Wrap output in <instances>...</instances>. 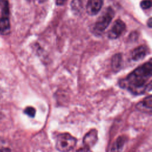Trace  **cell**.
Returning <instances> with one entry per match:
<instances>
[{"label":"cell","instance_id":"1","mask_svg":"<svg viewBox=\"0 0 152 152\" xmlns=\"http://www.w3.org/2000/svg\"><path fill=\"white\" fill-rule=\"evenodd\" d=\"M152 84V63L150 61L138 67L121 80L119 85L127 89L135 95H141L151 90Z\"/></svg>","mask_w":152,"mask_h":152},{"label":"cell","instance_id":"2","mask_svg":"<svg viewBox=\"0 0 152 152\" xmlns=\"http://www.w3.org/2000/svg\"><path fill=\"white\" fill-rule=\"evenodd\" d=\"M77 140L71 134L65 133L59 134L56 139V148L60 152H70L76 146Z\"/></svg>","mask_w":152,"mask_h":152},{"label":"cell","instance_id":"3","mask_svg":"<svg viewBox=\"0 0 152 152\" xmlns=\"http://www.w3.org/2000/svg\"><path fill=\"white\" fill-rule=\"evenodd\" d=\"M114 17V11L111 7L108 8L98 18L95 23V29L98 32H102L108 27Z\"/></svg>","mask_w":152,"mask_h":152},{"label":"cell","instance_id":"4","mask_svg":"<svg viewBox=\"0 0 152 152\" xmlns=\"http://www.w3.org/2000/svg\"><path fill=\"white\" fill-rule=\"evenodd\" d=\"M126 29V24L121 20H116L108 34V37L110 39H116L119 37Z\"/></svg>","mask_w":152,"mask_h":152},{"label":"cell","instance_id":"5","mask_svg":"<svg viewBox=\"0 0 152 152\" xmlns=\"http://www.w3.org/2000/svg\"><path fill=\"white\" fill-rule=\"evenodd\" d=\"M103 4V0H87V13L90 16L96 15L101 10Z\"/></svg>","mask_w":152,"mask_h":152},{"label":"cell","instance_id":"6","mask_svg":"<svg viewBox=\"0 0 152 152\" xmlns=\"http://www.w3.org/2000/svg\"><path fill=\"white\" fill-rule=\"evenodd\" d=\"M98 140V133L96 129L90 130L83 138V144L85 147L90 148L93 147Z\"/></svg>","mask_w":152,"mask_h":152},{"label":"cell","instance_id":"7","mask_svg":"<svg viewBox=\"0 0 152 152\" xmlns=\"http://www.w3.org/2000/svg\"><path fill=\"white\" fill-rule=\"evenodd\" d=\"M136 108L141 112L151 113L152 111V98L151 95L146 97L136 105Z\"/></svg>","mask_w":152,"mask_h":152},{"label":"cell","instance_id":"8","mask_svg":"<svg viewBox=\"0 0 152 152\" xmlns=\"http://www.w3.org/2000/svg\"><path fill=\"white\" fill-rule=\"evenodd\" d=\"M11 30L9 16H2L0 18V34L7 35L10 34Z\"/></svg>","mask_w":152,"mask_h":152},{"label":"cell","instance_id":"9","mask_svg":"<svg viewBox=\"0 0 152 152\" xmlns=\"http://www.w3.org/2000/svg\"><path fill=\"white\" fill-rule=\"evenodd\" d=\"M147 54V48L145 46H140L133 50L131 53V58L135 61L143 59Z\"/></svg>","mask_w":152,"mask_h":152},{"label":"cell","instance_id":"10","mask_svg":"<svg viewBox=\"0 0 152 152\" xmlns=\"http://www.w3.org/2000/svg\"><path fill=\"white\" fill-rule=\"evenodd\" d=\"M123 63V58L122 55L120 54H117L115 55L112 59L111 62V66L113 70L115 72H118L122 66Z\"/></svg>","mask_w":152,"mask_h":152},{"label":"cell","instance_id":"11","mask_svg":"<svg viewBox=\"0 0 152 152\" xmlns=\"http://www.w3.org/2000/svg\"><path fill=\"white\" fill-rule=\"evenodd\" d=\"M126 141V139L124 137L121 136L118 137L113 143L111 152H121L124 147Z\"/></svg>","mask_w":152,"mask_h":152},{"label":"cell","instance_id":"12","mask_svg":"<svg viewBox=\"0 0 152 152\" xmlns=\"http://www.w3.org/2000/svg\"><path fill=\"white\" fill-rule=\"evenodd\" d=\"M84 6V0H73L71 7L73 11L77 13L80 12L83 10Z\"/></svg>","mask_w":152,"mask_h":152},{"label":"cell","instance_id":"13","mask_svg":"<svg viewBox=\"0 0 152 152\" xmlns=\"http://www.w3.org/2000/svg\"><path fill=\"white\" fill-rule=\"evenodd\" d=\"M0 152H11V148L8 146L7 141L1 137H0Z\"/></svg>","mask_w":152,"mask_h":152},{"label":"cell","instance_id":"14","mask_svg":"<svg viewBox=\"0 0 152 152\" xmlns=\"http://www.w3.org/2000/svg\"><path fill=\"white\" fill-rule=\"evenodd\" d=\"M24 112L27 115L30 117H34L36 114V110L34 107L32 106H28L26 108V109L24 111Z\"/></svg>","mask_w":152,"mask_h":152},{"label":"cell","instance_id":"15","mask_svg":"<svg viewBox=\"0 0 152 152\" xmlns=\"http://www.w3.org/2000/svg\"><path fill=\"white\" fill-rule=\"evenodd\" d=\"M140 6L143 9H148L151 6V2L150 0H144L141 3Z\"/></svg>","mask_w":152,"mask_h":152},{"label":"cell","instance_id":"16","mask_svg":"<svg viewBox=\"0 0 152 152\" xmlns=\"http://www.w3.org/2000/svg\"><path fill=\"white\" fill-rule=\"evenodd\" d=\"M76 152H92V151L90 150L89 148L84 146V147H82L81 148L78 149Z\"/></svg>","mask_w":152,"mask_h":152},{"label":"cell","instance_id":"17","mask_svg":"<svg viewBox=\"0 0 152 152\" xmlns=\"http://www.w3.org/2000/svg\"><path fill=\"white\" fill-rule=\"evenodd\" d=\"M67 1V0H56V4L59 6H63Z\"/></svg>","mask_w":152,"mask_h":152},{"label":"cell","instance_id":"18","mask_svg":"<svg viewBox=\"0 0 152 152\" xmlns=\"http://www.w3.org/2000/svg\"><path fill=\"white\" fill-rule=\"evenodd\" d=\"M3 117H4V115H3V113L0 111V123H1V121H3Z\"/></svg>","mask_w":152,"mask_h":152},{"label":"cell","instance_id":"19","mask_svg":"<svg viewBox=\"0 0 152 152\" xmlns=\"http://www.w3.org/2000/svg\"><path fill=\"white\" fill-rule=\"evenodd\" d=\"M152 20H151V19L150 18L149 20H148V26L150 27H151V24H152Z\"/></svg>","mask_w":152,"mask_h":152},{"label":"cell","instance_id":"20","mask_svg":"<svg viewBox=\"0 0 152 152\" xmlns=\"http://www.w3.org/2000/svg\"><path fill=\"white\" fill-rule=\"evenodd\" d=\"M36 1H37L39 3H43L44 1H46V0H36Z\"/></svg>","mask_w":152,"mask_h":152}]
</instances>
